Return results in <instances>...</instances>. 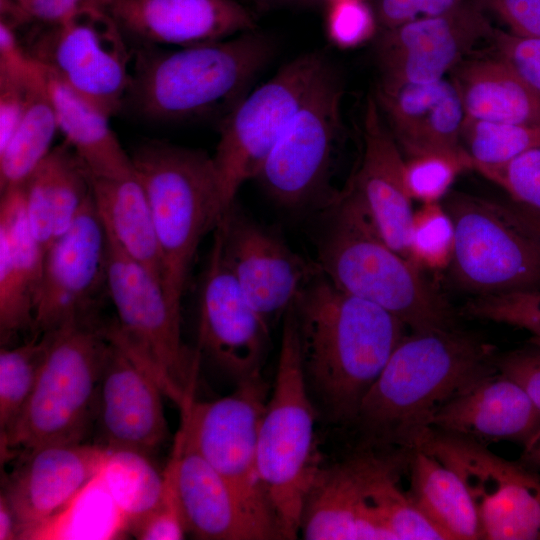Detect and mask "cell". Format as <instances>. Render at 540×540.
Masks as SVG:
<instances>
[{
	"label": "cell",
	"instance_id": "1",
	"mask_svg": "<svg viewBox=\"0 0 540 540\" xmlns=\"http://www.w3.org/2000/svg\"><path fill=\"white\" fill-rule=\"evenodd\" d=\"M495 348L454 327L411 332L363 397L353 423L372 446L413 450L451 399L496 371Z\"/></svg>",
	"mask_w": 540,
	"mask_h": 540
},
{
	"label": "cell",
	"instance_id": "46",
	"mask_svg": "<svg viewBox=\"0 0 540 540\" xmlns=\"http://www.w3.org/2000/svg\"><path fill=\"white\" fill-rule=\"evenodd\" d=\"M477 4L499 17L510 33L540 40V0H477Z\"/></svg>",
	"mask_w": 540,
	"mask_h": 540
},
{
	"label": "cell",
	"instance_id": "41",
	"mask_svg": "<svg viewBox=\"0 0 540 540\" xmlns=\"http://www.w3.org/2000/svg\"><path fill=\"white\" fill-rule=\"evenodd\" d=\"M325 31L332 44L349 49L364 44L376 31V17L365 0H340L328 4Z\"/></svg>",
	"mask_w": 540,
	"mask_h": 540
},
{
	"label": "cell",
	"instance_id": "24",
	"mask_svg": "<svg viewBox=\"0 0 540 540\" xmlns=\"http://www.w3.org/2000/svg\"><path fill=\"white\" fill-rule=\"evenodd\" d=\"M375 100L408 158L466 151L462 145L466 115L452 79L422 84L380 82Z\"/></svg>",
	"mask_w": 540,
	"mask_h": 540
},
{
	"label": "cell",
	"instance_id": "37",
	"mask_svg": "<svg viewBox=\"0 0 540 540\" xmlns=\"http://www.w3.org/2000/svg\"><path fill=\"white\" fill-rule=\"evenodd\" d=\"M454 226L441 202L424 203L414 210L408 257L421 270L449 268L454 250Z\"/></svg>",
	"mask_w": 540,
	"mask_h": 540
},
{
	"label": "cell",
	"instance_id": "18",
	"mask_svg": "<svg viewBox=\"0 0 540 540\" xmlns=\"http://www.w3.org/2000/svg\"><path fill=\"white\" fill-rule=\"evenodd\" d=\"M494 29L474 2L438 16H419L385 29L377 45L381 82L422 84L445 78Z\"/></svg>",
	"mask_w": 540,
	"mask_h": 540
},
{
	"label": "cell",
	"instance_id": "36",
	"mask_svg": "<svg viewBox=\"0 0 540 540\" xmlns=\"http://www.w3.org/2000/svg\"><path fill=\"white\" fill-rule=\"evenodd\" d=\"M47 337L0 351V429L4 434L28 401L46 353Z\"/></svg>",
	"mask_w": 540,
	"mask_h": 540
},
{
	"label": "cell",
	"instance_id": "48",
	"mask_svg": "<svg viewBox=\"0 0 540 540\" xmlns=\"http://www.w3.org/2000/svg\"><path fill=\"white\" fill-rule=\"evenodd\" d=\"M505 210L521 226L540 240V211L512 200L500 201Z\"/></svg>",
	"mask_w": 540,
	"mask_h": 540
},
{
	"label": "cell",
	"instance_id": "29",
	"mask_svg": "<svg viewBox=\"0 0 540 540\" xmlns=\"http://www.w3.org/2000/svg\"><path fill=\"white\" fill-rule=\"evenodd\" d=\"M452 72L466 117L540 125V94L498 56L462 61Z\"/></svg>",
	"mask_w": 540,
	"mask_h": 540
},
{
	"label": "cell",
	"instance_id": "3",
	"mask_svg": "<svg viewBox=\"0 0 540 540\" xmlns=\"http://www.w3.org/2000/svg\"><path fill=\"white\" fill-rule=\"evenodd\" d=\"M321 213L326 223L316 263L337 288L383 307L411 332L453 327L442 296L420 268L386 243L347 186Z\"/></svg>",
	"mask_w": 540,
	"mask_h": 540
},
{
	"label": "cell",
	"instance_id": "53",
	"mask_svg": "<svg viewBox=\"0 0 540 540\" xmlns=\"http://www.w3.org/2000/svg\"><path fill=\"white\" fill-rule=\"evenodd\" d=\"M328 4L330 3H333V2H336V1H340V0H325Z\"/></svg>",
	"mask_w": 540,
	"mask_h": 540
},
{
	"label": "cell",
	"instance_id": "7",
	"mask_svg": "<svg viewBox=\"0 0 540 540\" xmlns=\"http://www.w3.org/2000/svg\"><path fill=\"white\" fill-rule=\"evenodd\" d=\"M47 337L34 389L2 448L27 452L51 444L81 442L110 349L96 319L73 322Z\"/></svg>",
	"mask_w": 540,
	"mask_h": 540
},
{
	"label": "cell",
	"instance_id": "49",
	"mask_svg": "<svg viewBox=\"0 0 540 540\" xmlns=\"http://www.w3.org/2000/svg\"><path fill=\"white\" fill-rule=\"evenodd\" d=\"M19 537V527L12 507L1 493L0 497V540H13Z\"/></svg>",
	"mask_w": 540,
	"mask_h": 540
},
{
	"label": "cell",
	"instance_id": "8",
	"mask_svg": "<svg viewBox=\"0 0 540 540\" xmlns=\"http://www.w3.org/2000/svg\"><path fill=\"white\" fill-rule=\"evenodd\" d=\"M269 398L261 374L237 382L213 401L187 400L179 431L229 485L262 540L283 539L259 474L258 431Z\"/></svg>",
	"mask_w": 540,
	"mask_h": 540
},
{
	"label": "cell",
	"instance_id": "6",
	"mask_svg": "<svg viewBox=\"0 0 540 540\" xmlns=\"http://www.w3.org/2000/svg\"><path fill=\"white\" fill-rule=\"evenodd\" d=\"M316 415L292 305L284 314L275 381L257 446L259 474L283 539L300 535L304 502L320 467L314 448Z\"/></svg>",
	"mask_w": 540,
	"mask_h": 540
},
{
	"label": "cell",
	"instance_id": "4",
	"mask_svg": "<svg viewBox=\"0 0 540 540\" xmlns=\"http://www.w3.org/2000/svg\"><path fill=\"white\" fill-rule=\"evenodd\" d=\"M273 48L268 37L254 31L174 50L146 45L134 57L125 103L143 118L160 122L234 105Z\"/></svg>",
	"mask_w": 540,
	"mask_h": 540
},
{
	"label": "cell",
	"instance_id": "25",
	"mask_svg": "<svg viewBox=\"0 0 540 540\" xmlns=\"http://www.w3.org/2000/svg\"><path fill=\"white\" fill-rule=\"evenodd\" d=\"M432 427L483 445L508 441L525 448L540 434V410L496 369L447 402Z\"/></svg>",
	"mask_w": 540,
	"mask_h": 540
},
{
	"label": "cell",
	"instance_id": "2",
	"mask_svg": "<svg viewBox=\"0 0 540 540\" xmlns=\"http://www.w3.org/2000/svg\"><path fill=\"white\" fill-rule=\"evenodd\" d=\"M293 309L308 388L331 419L353 422L407 326L383 307L337 288L321 270Z\"/></svg>",
	"mask_w": 540,
	"mask_h": 540
},
{
	"label": "cell",
	"instance_id": "44",
	"mask_svg": "<svg viewBox=\"0 0 540 540\" xmlns=\"http://www.w3.org/2000/svg\"><path fill=\"white\" fill-rule=\"evenodd\" d=\"M132 532L141 540H180L187 533L176 493H165L160 504L134 523Z\"/></svg>",
	"mask_w": 540,
	"mask_h": 540
},
{
	"label": "cell",
	"instance_id": "27",
	"mask_svg": "<svg viewBox=\"0 0 540 540\" xmlns=\"http://www.w3.org/2000/svg\"><path fill=\"white\" fill-rule=\"evenodd\" d=\"M176 486L187 533L205 540H262L219 473L178 431Z\"/></svg>",
	"mask_w": 540,
	"mask_h": 540
},
{
	"label": "cell",
	"instance_id": "22",
	"mask_svg": "<svg viewBox=\"0 0 540 540\" xmlns=\"http://www.w3.org/2000/svg\"><path fill=\"white\" fill-rule=\"evenodd\" d=\"M109 342L98 389V416L104 446L148 454L168 436L163 391L131 356Z\"/></svg>",
	"mask_w": 540,
	"mask_h": 540
},
{
	"label": "cell",
	"instance_id": "16",
	"mask_svg": "<svg viewBox=\"0 0 540 540\" xmlns=\"http://www.w3.org/2000/svg\"><path fill=\"white\" fill-rule=\"evenodd\" d=\"M217 228L227 265L243 294L269 324L284 316L318 264L294 252L276 232L254 221L234 203Z\"/></svg>",
	"mask_w": 540,
	"mask_h": 540
},
{
	"label": "cell",
	"instance_id": "31",
	"mask_svg": "<svg viewBox=\"0 0 540 540\" xmlns=\"http://www.w3.org/2000/svg\"><path fill=\"white\" fill-rule=\"evenodd\" d=\"M47 74L48 93L58 130L81 159L89 175L114 177L133 172L131 156L111 128V116L48 71Z\"/></svg>",
	"mask_w": 540,
	"mask_h": 540
},
{
	"label": "cell",
	"instance_id": "20",
	"mask_svg": "<svg viewBox=\"0 0 540 540\" xmlns=\"http://www.w3.org/2000/svg\"><path fill=\"white\" fill-rule=\"evenodd\" d=\"M384 455L364 450L318 468L301 517L304 539H390L372 500L373 481Z\"/></svg>",
	"mask_w": 540,
	"mask_h": 540
},
{
	"label": "cell",
	"instance_id": "28",
	"mask_svg": "<svg viewBox=\"0 0 540 540\" xmlns=\"http://www.w3.org/2000/svg\"><path fill=\"white\" fill-rule=\"evenodd\" d=\"M23 188L28 224L40 242L65 233L91 193L88 170L65 141L51 149Z\"/></svg>",
	"mask_w": 540,
	"mask_h": 540
},
{
	"label": "cell",
	"instance_id": "14",
	"mask_svg": "<svg viewBox=\"0 0 540 540\" xmlns=\"http://www.w3.org/2000/svg\"><path fill=\"white\" fill-rule=\"evenodd\" d=\"M419 447L462 479L475 505L482 539L540 540V471L435 429Z\"/></svg>",
	"mask_w": 540,
	"mask_h": 540
},
{
	"label": "cell",
	"instance_id": "43",
	"mask_svg": "<svg viewBox=\"0 0 540 540\" xmlns=\"http://www.w3.org/2000/svg\"><path fill=\"white\" fill-rule=\"evenodd\" d=\"M491 40L496 56L505 61L527 84L540 94V40L494 29Z\"/></svg>",
	"mask_w": 540,
	"mask_h": 540
},
{
	"label": "cell",
	"instance_id": "19",
	"mask_svg": "<svg viewBox=\"0 0 540 540\" xmlns=\"http://www.w3.org/2000/svg\"><path fill=\"white\" fill-rule=\"evenodd\" d=\"M107 447L81 442L51 444L27 452L6 480L4 495L15 514L18 539L64 512L99 474Z\"/></svg>",
	"mask_w": 540,
	"mask_h": 540
},
{
	"label": "cell",
	"instance_id": "40",
	"mask_svg": "<svg viewBox=\"0 0 540 540\" xmlns=\"http://www.w3.org/2000/svg\"><path fill=\"white\" fill-rule=\"evenodd\" d=\"M474 169L501 187L510 200L540 211V148L501 165Z\"/></svg>",
	"mask_w": 540,
	"mask_h": 540
},
{
	"label": "cell",
	"instance_id": "32",
	"mask_svg": "<svg viewBox=\"0 0 540 540\" xmlns=\"http://www.w3.org/2000/svg\"><path fill=\"white\" fill-rule=\"evenodd\" d=\"M408 494L445 539H482L480 520L459 475L430 452L410 450Z\"/></svg>",
	"mask_w": 540,
	"mask_h": 540
},
{
	"label": "cell",
	"instance_id": "42",
	"mask_svg": "<svg viewBox=\"0 0 540 540\" xmlns=\"http://www.w3.org/2000/svg\"><path fill=\"white\" fill-rule=\"evenodd\" d=\"M85 0H0L1 21L17 28L37 23L49 26L73 15Z\"/></svg>",
	"mask_w": 540,
	"mask_h": 540
},
{
	"label": "cell",
	"instance_id": "30",
	"mask_svg": "<svg viewBox=\"0 0 540 540\" xmlns=\"http://www.w3.org/2000/svg\"><path fill=\"white\" fill-rule=\"evenodd\" d=\"M90 183L106 235L162 283V261L153 218L134 169L122 176H90Z\"/></svg>",
	"mask_w": 540,
	"mask_h": 540
},
{
	"label": "cell",
	"instance_id": "33",
	"mask_svg": "<svg viewBox=\"0 0 540 540\" xmlns=\"http://www.w3.org/2000/svg\"><path fill=\"white\" fill-rule=\"evenodd\" d=\"M100 479L114 506L130 527L161 502L164 476L148 454L129 448H108Z\"/></svg>",
	"mask_w": 540,
	"mask_h": 540
},
{
	"label": "cell",
	"instance_id": "13",
	"mask_svg": "<svg viewBox=\"0 0 540 540\" xmlns=\"http://www.w3.org/2000/svg\"><path fill=\"white\" fill-rule=\"evenodd\" d=\"M106 291L119 328L153 361L163 393L181 408L194 395L200 352H190L182 343L181 316L161 281L108 236Z\"/></svg>",
	"mask_w": 540,
	"mask_h": 540
},
{
	"label": "cell",
	"instance_id": "17",
	"mask_svg": "<svg viewBox=\"0 0 540 540\" xmlns=\"http://www.w3.org/2000/svg\"><path fill=\"white\" fill-rule=\"evenodd\" d=\"M268 344L269 324L227 265L216 226L199 294L198 351L239 382L261 374Z\"/></svg>",
	"mask_w": 540,
	"mask_h": 540
},
{
	"label": "cell",
	"instance_id": "12",
	"mask_svg": "<svg viewBox=\"0 0 540 540\" xmlns=\"http://www.w3.org/2000/svg\"><path fill=\"white\" fill-rule=\"evenodd\" d=\"M43 27L26 49L32 58L109 116L117 113L130 87L132 56L113 16L84 4L63 22Z\"/></svg>",
	"mask_w": 540,
	"mask_h": 540
},
{
	"label": "cell",
	"instance_id": "47",
	"mask_svg": "<svg viewBox=\"0 0 540 540\" xmlns=\"http://www.w3.org/2000/svg\"><path fill=\"white\" fill-rule=\"evenodd\" d=\"M421 0H379L377 16L385 29L409 22L420 15Z\"/></svg>",
	"mask_w": 540,
	"mask_h": 540
},
{
	"label": "cell",
	"instance_id": "45",
	"mask_svg": "<svg viewBox=\"0 0 540 540\" xmlns=\"http://www.w3.org/2000/svg\"><path fill=\"white\" fill-rule=\"evenodd\" d=\"M498 372L519 384L540 410V345H530L497 355Z\"/></svg>",
	"mask_w": 540,
	"mask_h": 540
},
{
	"label": "cell",
	"instance_id": "51",
	"mask_svg": "<svg viewBox=\"0 0 540 540\" xmlns=\"http://www.w3.org/2000/svg\"><path fill=\"white\" fill-rule=\"evenodd\" d=\"M519 461L540 471V434L527 447L523 448Z\"/></svg>",
	"mask_w": 540,
	"mask_h": 540
},
{
	"label": "cell",
	"instance_id": "35",
	"mask_svg": "<svg viewBox=\"0 0 540 540\" xmlns=\"http://www.w3.org/2000/svg\"><path fill=\"white\" fill-rule=\"evenodd\" d=\"M462 145L472 169L504 164L540 148V125L496 123L465 118Z\"/></svg>",
	"mask_w": 540,
	"mask_h": 540
},
{
	"label": "cell",
	"instance_id": "26",
	"mask_svg": "<svg viewBox=\"0 0 540 540\" xmlns=\"http://www.w3.org/2000/svg\"><path fill=\"white\" fill-rule=\"evenodd\" d=\"M45 251L27 221L23 184L1 191L0 199V338L34 328V303Z\"/></svg>",
	"mask_w": 540,
	"mask_h": 540
},
{
	"label": "cell",
	"instance_id": "21",
	"mask_svg": "<svg viewBox=\"0 0 540 540\" xmlns=\"http://www.w3.org/2000/svg\"><path fill=\"white\" fill-rule=\"evenodd\" d=\"M106 10L124 33L146 45L188 47L254 31L236 0H113Z\"/></svg>",
	"mask_w": 540,
	"mask_h": 540
},
{
	"label": "cell",
	"instance_id": "10",
	"mask_svg": "<svg viewBox=\"0 0 540 540\" xmlns=\"http://www.w3.org/2000/svg\"><path fill=\"white\" fill-rule=\"evenodd\" d=\"M454 226L453 281L474 296L540 287V240L500 201L461 192L442 202Z\"/></svg>",
	"mask_w": 540,
	"mask_h": 540
},
{
	"label": "cell",
	"instance_id": "11",
	"mask_svg": "<svg viewBox=\"0 0 540 540\" xmlns=\"http://www.w3.org/2000/svg\"><path fill=\"white\" fill-rule=\"evenodd\" d=\"M327 65L320 53L302 54L232 105L212 156L227 211L242 185L256 178Z\"/></svg>",
	"mask_w": 540,
	"mask_h": 540
},
{
	"label": "cell",
	"instance_id": "23",
	"mask_svg": "<svg viewBox=\"0 0 540 540\" xmlns=\"http://www.w3.org/2000/svg\"><path fill=\"white\" fill-rule=\"evenodd\" d=\"M405 159L375 99L369 98L363 122V152L347 187L360 200L378 232L396 252L408 257L414 210L404 179Z\"/></svg>",
	"mask_w": 540,
	"mask_h": 540
},
{
	"label": "cell",
	"instance_id": "52",
	"mask_svg": "<svg viewBox=\"0 0 540 540\" xmlns=\"http://www.w3.org/2000/svg\"><path fill=\"white\" fill-rule=\"evenodd\" d=\"M113 0H85V4L106 9Z\"/></svg>",
	"mask_w": 540,
	"mask_h": 540
},
{
	"label": "cell",
	"instance_id": "50",
	"mask_svg": "<svg viewBox=\"0 0 540 540\" xmlns=\"http://www.w3.org/2000/svg\"><path fill=\"white\" fill-rule=\"evenodd\" d=\"M467 0H421L419 16H438L460 7Z\"/></svg>",
	"mask_w": 540,
	"mask_h": 540
},
{
	"label": "cell",
	"instance_id": "15",
	"mask_svg": "<svg viewBox=\"0 0 540 540\" xmlns=\"http://www.w3.org/2000/svg\"><path fill=\"white\" fill-rule=\"evenodd\" d=\"M107 236L92 195L69 229L45 251L34 303V328L42 333L96 319L106 289Z\"/></svg>",
	"mask_w": 540,
	"mask_h": 540
},
{
	"label": "cell",
	"instance_id": "34",
	"mask_svg": "<svg viewBox=\"0 0 540 540\" xmlns=\"http://www.w3.org/2000/svg\"><path fill=\"white\" fill-rule=\"evenodd\" d=\"M57 131L56 114L46 83L33 93L9 141L0 148V192L26 181L51 151Z\"/></svg>",
	"mask_w": 540,
	"mask_h": 540
},
{
	"label": "cell",
	"instance_id": "5",
	"mask_svg": "<svg viewBox=\"0 0 540 540\" xmlns=\"http://www.w3.org/2000/svg\"><path fill=\"white\" fill-rule=\"evenodd\" d=\"M131 156L146 193L162 261V285L172 309L181 300L203 237L227 212L212 156L206 152L151 141Z\"/></svg>",
	"mask_w": 540,
	"mask_h": 540
},
{
	"label": "cell",
	"instance_id": "9",
	"mask_svg": "<svg viewBox=\"0 0 540 540\" xmlns=\"http://www.w3.org/2000/svg\"><path fill=\"white\" fill-rule=\"evenodd\" d=\"M342 89L323 70L256 176L267 196L291 211L322 212L341 191L331 187L341 140Z\"/></svg>",
	"mask_w": 540,
	"mask_h": 540
},
{
	"label": "cell",
	"instance_id": "39",
	"mask_svg": "<svg viewBox=\"0 0 540 540\" xmlns=\"http://www.w3.org/2000/svg\"><path fill=\"white\" fill-rule=\"evenodd\" d=\"M463 313L525 330L531 335L530 342L540 345V287L474 296L465 304Z\"/></svg>",
	"mask_w": 540,
	"mask_h": 540
},
{
	"label": "cell",
	"instance_id": "38",
	"mask_svg": "<svg viewBox=\"0 0 540 540\" xmlns=\"http://www.w3.org/2000/svg\"><path fill=\"white\" fill-rule=\"evenodd\" d=\"M472 169L468 153H429L405 159L404 179L412 200L441 202L457 176Z\"/></svg>",
	"mask_w": 540,
	"mask_h": 540
}]
</instances>
